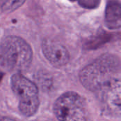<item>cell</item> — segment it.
<instances>
[{
  "instance_id": "cell-9",
  "label": "cell",
  "mask_w": 121,
  "mask_h": 121,
  "mask_svg": "<svg viewBox=\"0 0 121 121\" xmlns=\"http://www.w3.org/2000/svg\"><path fill=\"white\" fill-rule=\"evenodd\" d=\"M101 0H78L79 6L84 9H94L99 6Z\"/></svg>"
},
{
  "instance_id": "cell-4",
  "label": "cell",
  "mask_w": 121,
  "mask_h": 121,
  "mask_svg": "<svg viewBox=\"0 0 121 121\" xmlns=\"http://www.w3.org/2000/svg\"><path fill=\"white\" fill-rule=\"evenodd\" d=\"M59 121H89L84 100L75 92H67L60 96L53 107Z\"/></svg>"
},
{
  "instance_id": "cell-2",
  "label": "cell",
  "mask_w": 121,
  "mask_h": 121,
  "mask_svg": "<svg viewBox=\"0 0 121 121\" xmlns=\"http://www.w3.org/2000/svg\"><path fill=\"white\" fill-rule=\"evenodd\" d=\"M32 59V48L22 38L9 36L1 41L0 63L6 71L20 73L30 67Z\"/></svg>"
},
{
  "instance_id": "cell-3",
  "label": "cell",
  "mask_w": 121,
  "mask_h": 121,
  "mask_svg": "<svg viewBox=\"0 0 121 121\" xmlns=\"http://www.w3.org/2000/svg\"><path fill=\"white\" fill-rule=\"evenodd\" d=\"M13 93L18 98L19 111L23 116L31 117L36 113L40 101L38 89L31 81L21 73H14L11 78Z\"/></svg>"
},
{
  "instance_id": "cell-8",
  "label": "cell",
  "mask_w": 121,
  "mask_h": 121,
  "mask_svg": "<svg viewBox=\"0 0 121 121\" xmlns=\"http://www.w3.org/2000/svg\"><path fill=\"white\" fill-rule=\"evenodd\" d=\"M26 1V0H7L1 5V12L9 13L13 11L23 5Z\"/></svg>"
},
{
  "instance_id": "cell-6",
  "label": "cell",
  "mask_w": 121,
  "mask_h": 121,
  "mask_svg": "<svg viewBox=\"0 0 121 121\" xmlns=\"http://www.w3.org/2000/svg\"><path fill=\"white\" fill-rule=\"evenodd\" d=\"M42 51L46 59L55 67H62L69 61V56L67 48L52 39L47 38L43 41Z\"/></svg>"
},
{
  "instance_id": "cell-1",
  "label": "cell",
  "mask_w": 121,
  "mask_h": 121,
  "mask_svg": "<svg viewBox=\"0 0 121 121\" xmlns=\"http://www.w3.org/2000/svg\"><path fill=\"white\" fill-rule=\"evenodd\" d=\"M120 69L118 58L106 53L86 66L79 73V79L87 90L98 92L106 83L116 78L115 76Z\"/></svg>"
},
{
  "instance_id": "cell-5",
  "label": "cell",
  "mask_w": 121,
  "mask_h": 121,
  "mask_svg": "<svg viewBox=\"0 0 121 121\" xmlns=\"http://www.w3.org/2000/svg\"><path fill=\"white\" fill-rule=\"evenodd\" d=\"M103 110L114 117L121 116V78H115L98 91Z\"/></svg>"
},
{
  "instance_id": "cell-10",
  "label": "cell",
  "mask_w": 121,
  "mask_h": 121,
  "mask_svg": "<svg viewBox=\"0 0 121 121\" xmlns=\"http://www.w3.org/2000/svg\"><path fill=\"white\" fill-rule=\"evenodd\" d=\"M1 121H14L13 120L9 118H7V117H2L1 119Z\"/></svg>"
},
{
  "instance_id": "cell-7",
  "label": "cell",
  "mask_w": 121,
  "mask_h": 121,
  "mask_svg": "<svg viewBox=\"0 0 121 121\" xmlns=\"http://www.w3.org/2000/svg\"><path fill=\"white\" fill-rule=\"evenodd\" d=\"M105 24L111 30L121 28V3L118 0H108L105 10Z\"/></svg>"
},
{
  "instance_id": "cell-11",
  "label": "cell",
  "mask_w": 121,
  "mask_h": 121,
  "mask_svg": "<svg viewBox=\"0 0 121 121\" xmlns=\"http://www.w3.org/2000/svg\"><path fill=\"white\" fill-rule=\"evenodd\" d=\"M70 1H78V0H69Z\"/></svg>"
}]
</instances>
